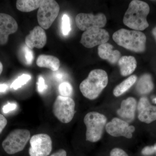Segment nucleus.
<instances>
[{"mask_svg":"<svg viewBox=\"0 0 156 156\" xmlns=\"http://www.w3.org/2000/svg\"><path fill=\"white\" fill-rule=\"evenodd\" d=\"M106 23V17L102 13H98L96 15L80 13L76 17L77 27L81 30L85 31L92 28H101L105 26Z\"/></svg>","mask_w":156,"mask_h":156,"instance_id":"obj_9","label":"nucleus"},{"mask_svg":"<svg viewBox=\"0 0 156 156\" xmlns=\"http://www.w3.org/2000/svg\"><path fill=\"white\" fill-rule=\"evenodd\" d=\"M109 37V34L105 30L92 28L84 32L80 42L86 48H92L97 45L107 43Z\"/></svg>","mask_w":156,"mask_h":156,"instance_id":"obj_10","label":"nucleus"},{"mask_svg":"<svg viewBox=\"0 0 156 156\" xmlns=\"http://www.w3.org/2000/svg\"><path fill=\"white\" fill-rule=\"evenodd\" d=\"M24 50H25L26 61L27 64H31L34 58L33 52L28 47H25Z\"/></svg>","mask_w":156,"mask_h":156,"instance_id":"obj_26","label":"nucleus"},{"mask_svg":"<svg viewBox=\"0 0 156 156\" xmlns=\"http://www.w3.org/2000/svg\"><path fill=\"white\" fill-rule=\"evenodd\" d=\"M50 156H67L66 151L64 149L59 150Z\"/></svg>","mask_w":156,"mask_h":156,"instance_id":"obj_31","label":"nucleus"},{"mask_svg":"<svg viewBox=\"0 0 156 156\" xmlns=\"http://www.w3.org/2000/svg\"><path fill=\"white\" fill-rule=\"evenodd\" d=\"M58 90L61 96L65 97H70L73 93V88L69 83L64 82L59 85Z\"/></svg>","mask_w":156,"mask_h":156,"instance_id":"obj_22","label":"nucleus"},{"mask_svg":"<svg viewBox=\"0 0 156 156\" xmlns=\"http://www.w3.org/2000/svg\"><path fill=\"white\" fill-rule=\"evenodd\" d=\"M17 104L15 103H9L3 108V112L4 113H7L11 111L14 110L17 108Z\"/></svg>","mask_w":156,"mask_h":156,"instance_id":"obj_29","label":"nucleus"},{"mask_svg":"<svg viewBox=\"0 0 156 156\" xmlns=\"http://www.w3.org/2000/svg\"><path fill=\"white\" fill-rule=\"evenodd\" d=\"M37 64L39 67L47 68L53 71H56L60 66V61L55 56L42 54L38 57Z\"/></svg>","mask_w":156,"mask_h":156,"instance_id":"obj_18","label":"nucleus"},{"mask_svg":"<svg viewBox=\"0 0 156 156\" xmlns=\"http://www.w3.org/2000/svg\"><path fill=\"white\" fill-rule=\"evenodd\" d=\"M152 33L153 35L154 38L155 39L156 41V26L154 27L153 29L152 30Z\"/></svg>","mask_w":156,"mask_h":156,"instance_id":"obj_33","label":"nucleus"},{"mask_svg":"<svg viewBox=\"0 0 156 156\" xmlns=\"http://www.w3.org/2000/svg\"><path fill=\"white\" fill-rule=\"evenodd\" d=\"M59 5L54 0H44L37 13L40 27L47 30L50 28L59 13Z\"/></svg>","mask_w":156,"mask_h":156,"instance_id":"obj_7","label":"nucleus"},{"mask_svg":"<svg viewBox=\"0 0 156 156\" xmlns=\"http://www.w3.org/2000/svg\"><path fill=\"white\" fill-rule=\"evenodd\" d=\"M112 38L117 44L130 51L136 53L145 51L146 37L140 31L121 29L114 33Z\"/></svg>","mask_w":156,"mask_h":156,"instance_id":"obj_3","label":"nucleus"},{"mask_svg":"<svg viewBox=\"0 0 156 156\" xmlns=\"http://www.w3.org/2000/svg\"><path fill=\"white\" fill-rule=\"evenodd\" d=\"M108 81V76L105 71L93 70L89 73L88 77L80 84V90L84 97L94 100L106 87Z\"/></svg>","mask_w":156,"mask_h":156,"instance_id":"obj_2","label":"nucleus"},{"mask_svg":"<svg viewBox=\"0 0 156 156\" xmlns=\"http://www.w3.org/2000/svg\"><path fill=\"white\" fill-rule=\"evenodd\" d=\"M153 101L154 102L156 103V98H154L153 99Z\"/></svg>","mask_w":156,"mask_h":156,"instance_id":"obj_36","label":"nucleus"},{"mask_svg":"<svg viewBox=\"0 0 156 156\" xmlns=\"http://www.w3.org/2000/svg\"><path fill=\"white\" fill-rule=\"evenodd\" d=\"M136 80L137 77L136 76H130L115 87L113 92L114 95L116 97H119L123 95L134 85Z\"/></svg>","mask_w":156,"mask_h":156,"instance_id":"obj_21","label":"nucleus"},{"mask_svg":"<svg viewBox=\"0 0 156 156\" xmlns=\"http://www.w3.org/2000/svg\"><path fill=\"white\" fill-rule=\"evenodd\" d=\"M107 121L105 115L97 112H90L85 115L84 122L87 128L86 135L87 141L95 143L101 139Z\"/></svg>","mask_w":156,"mask_h":156,"instance_id":"obj_4","label":"nucleus"},{"mask_svg":"<svg viewBox=\"0 0 156 156\" xmlns=\"http://www.w3.org/2000/svg\"><path fill=\"white\" fill-rule=\"evenodd\" d=\"M142 154L144 156H150L155 153L154 147V146H147L144 148L142 150Z\"/></svg>","mask_w":156,"mask_h":156,"instance_id":"obj_28","label":"nucleus"},{"mask_svg":"<svg viewBox=\"0 0 156 156\" xmlns=\"http://www.w3.org/2000/svg\"><path fill=\"white\" fill-rule=\"evenodd\" d=\"M105 129L107 133L112 136H124L130 139L133 136L135 128L134 126H130L129 123L126 121L115 118L106 124Z\"/></svg>","mask_w":156,"mask_h":156,"instance_id":"obj_11","label":"nucleus"},{"mask_svg":"<svg viewBox=\"0 0 156 156\" xmlns=\"http://www.w3.org/2000/svg\"><path fill=\"white\" fill-rule=\"evenodd\" d=\"M43 2L42 0H18L16 7L20 11L29 12L39 9Z\"/></svg>","mask_w":156,"mask_h":156,"instance_id":"obj_20","label":"nucleus"},{"mask_svg":"<svg viewBox=\"0 0 156 156\" xmlns=\"http://www.w3.org/2000/svg\"><path fill=\"white\" fill-rule=\"evenodd\" d=\"M8 121L3 115L0 114V134L2 132L4 128L7 126Z\"/></svg>","mask_w":156,"mask_h":156,"instance_id":"obj_30","label":"nucleus"},{"mask_svg":"<svg viewBox=\"0 0 156 156\" xmlns=\"http://www.w3.org/2000/svg\"><path fill=\"white\" fill-rule=\"evenodd\" d=\"M30 156H48L52 150V140L46 134H35L30 140Z\"/></svg>","mask_w":156,"mask_h":156,"instance_id":"obj_8","label":"nucleus"},{"mask_svg":"<svg viewBox=\"0 0 156 156\" xmlns=\"http://www.w3.org/2000/svg\"><path fill=\"white\" fill-rule=\"evenodd\" d=\"M120 73L123 76L130 75L134 72L136 67V61L134 56H123L118 62Z\"/></svg>","mask_w":156,"mask_h":156,"instance_id":"obj_17","label":"nucleus"},{"mask_svg":"<svg viewBox=\"0 0 156 156\" xmlns=\"http://www.w3.org/2000/svg\"><path fill=\"white\" fill-rule=\"evenodd\" d=\"M30 138V131L29 130L15 129L3 140L2 146L7 154H14L23 150Z\"/></svg>","mask_w":156,"mask_h":156,"instance_id":"obj_5","label":"nucleus"},{"mask_svg":"<svg viewBox=\"0 0 156 156\" xmlns=\"http://www.w3.org/2000/svg\"><path fill=\"white\" fill-rule=\"evenodd\" d=\"M110 155V156H129L125 151L119 148L113 149Z\"/></svg>","mask_w":156,"mask_h":156,"instance_id":"obj_27","label":"nucleus"},{"mask_svg":"<svg viewBox=\"0 0 156 156\" xmlns=\"http://www.w3.org/2000/svg\"><path fill=\"white\" fill-rule=\"evenodd\" d=\"M71 30L69 17L66 14H64L62 17V31L64 35H67Z\"/></svg>","mask_w":156,"mask_h":156,"instance_id":"obj_24","label":"nucleus"},{"mask_svg":"<svg viewBox=\"0 0 156 156\" xmlns=\"http://www.w3.org/2000/svg\"><path fill=\"white\" fill-rule=\"evenodd\" d=\"M8 89V86L6 84H0V92H5Z\"/></svg>","mask_w":156,"mask_h":156,"instance_id":"obj_32","label":"nucleus"},{"mask_svg":"<svg viewBox=\"0 0 156 156\" xmlns=\"http://www.w3.org/2000/svg\"><path fill=\"white\" fill-rule=\"evenodd\" d=\"M25 43L30 49H41L46 45L47 37L44 30L40 26H36L26 37Z\"/></svg>","mask_w":156,"mask_h":156,"instance_id":"obj_14","label":"nucleus"},{"mask_svg":"<svg viewBox=\"0 0 156 156\" xmlns=\"http://www.w3.org/2000/svg\"><path fill=\"white\" fill-rule=\"evenodd\" d=\"M3 66L2 63L0 62V75L2 74V72L3 71Z\"/></svg>","mask_w":156,"mask_h":156,"instance_id":"obj_34","label":"nucleus"},{"mask_svg":"<svg viewBox=\"0 0 156 156\" xmlns=\"http://www.w3.org/2000/svg\"><path fill=\"white\" fill-rule=\"evenodd\" d=\"M150 12L147 3L139 0L131 1L123 18L124 24L135 30H144L149 26L147 20Z\"/></svg>","mask_w":156,"mask_h":156,"instance_id":"obj_1","label":"nucleus"},{"mask_svg":"<svg viewBox=\"0 0 156 156\" xmlns=\"http://www.w3.org/2000/svg\"><path fill=\"white\" fill-rule=\"evenodd\" d=\"M137 107L135 98L129 97L121 102L120 108L117 110V114L123 120L129 123L134 120L135 113Z\"/></svg>","mask_w":156,"mask_h":156,"instance_id":"obj_15","label":"nucleus"},{"mask_svg":"<svg viewBox=\"0 0 156 156\" xmlns=\"http://www.w3.org/2000/svg\"><path fill=\"white\" fill-rule=\"evenodd\" d=\"M37 85L38 91L40 93L44 92V91L48 88V85L45 84L44 80L41 76H39Z\"/></svg>","mask_w":156,"mask_h":156,"instance_id":"obj_25","label":"nucleus"},{"mask_svg":"<svg viewBox=\"0 0 156 156\" xmlns=\"http://www.w3.org/2000/svg\"><path fill=\"white\" fill-rule=\"evenodd\" d=\"M18 29L17 21L11 15L0 13V45L6 44L9 37Z\"/></svg>","mask_w":156,"mask_h":156,"instance_id":"obj_12","label":"nucleus"},{"mask_svg":"<svg viewBox=\"0 0 156 156\" xmlns=\"http://www.w3.org/2000/svg\"><path fill=\"white\" fill-rule=\"evenodd\" d=\"M154 87L151 76L149 74H145L141 76L138 80L136 85V90L139 94L145 95L150 93Z\"/></svg>","mask_w":156,"mask_h":156,"instance_id":"obj_19","label":"nucleus"},{"mask_svg":"<svg viewBox=\"0 0 156 156\" xmlns=\"http://www.w3.org/2000/svg\"><path fill=\"white\" fill-rule=\"evenodd\" d=\"M154 147L155 153H156V144H155V145H154Z\"/></svg>","mask_w":156,"mask_h":156,"instance_id":"obj_35","label":"nucleus"},{"mask_svg":"<svg viewBox=\"0 0 156 156\" xmlns=\"http://www.w3.org/2000/svg\"><path fill=\"white\" fill-rule=\"evenodd\" d=\"M75 102L70 97L58 95L53 106L54 116L62 123H69L75 114Z\"/></svg>","mask_w":156,"mask_h":156,"instance_id":"obj_6","label":"nucleus"},{"mask_svg":"<svg viewBox=\"0 0 156 156\" xmlns=\"http://www.w3.org/2000/svg\"><path fill=\"white\" fill-rule=\"evenodd\" d=\"M31 78V77L29 75L23 74L12 83L11 86V88L16 90L21 88L23 86L26 84L30 80Z\"/></svg>","mask_w":156,"mask_h":156,"instance_id":"obj_23","label":"nucleus"},{"mask_svg":"<svg viewBox=\"0 0 156 156\" xmlns=\"http://www.w3.org/2000/svg\"><path fill=\"white\" fill-rule=\"evenodd\" d=\"M113 46L108 43L99 45L98 49L99 57L107 60L111 64H116L121 57V53L119 50H113Z\"/></svg>","mask_w":156,"mask_h":156,"instance_id":"obj_16","label":"nucleus"},{"mask_svg":"<svg viewBox=\"0 0 156 156\" xmlns=\"http://www.w3.org/2000/svg\"><path fill=\"white\" fill-rule=\"evenodd\" d=\"M137 109L138 118L141 122L150 124L156 120V106L152 105L147 98H140Z\"/></svg>","mask_w":156,"mask_h":156,"instance_id":"obj_13","label":"nucleus"}]
</instances>
